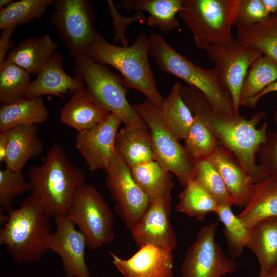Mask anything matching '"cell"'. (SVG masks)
I'll return each mask as SVG.
<instances>
[{
	"instance_id": "cell-41",
	"label": "cell",
	"mask_w": 277,
	"mask_h": 277,
	"mask_svg": "<svg viewBox=\"0 0 277 277\" xmlns=\"http://www.w3.org/2000/svg\"><path fill=\"white\" fill-rule=\"evenodd\" d=\"M108 6L111 16L113 24L115 31V36L113 44L121 41L123 47L128 46V41L125 36V31L127 26L135 21L143 23L146 21L145 16L142 11H137L134 15L125 17L120 14L111 0L107 1Z\"/></svg>"
},
{
	"instance_id": "cell-49",
	"label": "cell",
	"mask_w": 277,
	"mask_h": 277,
	"mask_svg": "<svg viewBox=\"0 0 277 277\" xmlns=\"http://www.w3.org/2000/svg\"><path fill=\"white\" fill-rule=\"evenodd\" d=\"M276 134H277V131L275 132Z\"/></svg>"
},
{
	"instance_id": "cell-40",
	"label": "cell",
	"mask_w": 277,
	"mask_h": 277,
	"mask_svg": "<svg viewBox=\"0 0 277 277\" xmlns=\"http://www.w3.org/2000/svg\"><path fill=\"white\" fill-rule=\"evenodd\" d=\"M258 154L259 167L268 176H277V134L275 132H267L265 140L261 145Z\"/></svg>"
},
{
	"instance_id": "cell-46",
	"label": "cell",
	"mask_w": 277,
	"mask_h": 277,
	"mask_svg": "<svg viewBox=\"0 0 277 277\" xmlns=\"http://www.w3.org/2000/svg\"><path fill=\"white\" fill-rule=\"evenodd\" d=\"M264 277H277V266L270 270Z\"/></svg>"
},
{
	"instance_id": "cell-14",
	"label": "cell",
	"mask_w": 277,
	"mask_h": 277,
	"mask_svg": "<svg viewBox=\"0 0 277 277\" xmlns=\"http://www.w3.org/2000/svg\"><path fill=\"white\" fill-rule=\"evenodd\" d=\"M54 217L56 229L49 238L48 248L60 257L65 277H90L85 260V237L67 215Z\"/></svg>"
},
{
	"instance_id": "cell-3",
	"label": "cell",
	"mask_w": 277,
	"mask_h": 277,
	"mask_svg": "<svg viewBox=\"0 0 277 277\" xmlns=\"http://www.w3.org/2000/svg\"><path fill=\"white\" fill-rule=\"evenodd\" d=\"M149 54V39L144 34L137 36L130 46L121 47L109 43L97 33L84 55L97 63L115 68L121 73L127 88L139 91L159 109L164 97L158 90Z\"/></svg>"
},
{
	"instance_id": "cell-10",
	"label": "cell",
	"mask_w": 277,
	"mask_h": 277,
	"mask_svg": "<svg viewBox=\"0 0 277 277\" xmlns=\"http://www.w3.org/2000/svg\"><path fill=\"white\" fill-rule=\"evenodd\" d=\"M51 19L59 36L75 57L84 55L96 34L93 6L87 0H52Z\"/></svg>"
},
{
	"instance_id": "cell-23",
	"label": "cell",
	"mask_w": 277,
	"mask_h": 277,
	"mask_svg": "<svg viewBox=\"0 0 277 277\" xmlns=\"http://www.w3.org/2000/svg\"><path fill=\"white\" fill-rule=\"evenodd\" d=\"M57 48V43L48 34L28 37L11 49L6 60L17 65L30 74L37 76Z\"/></svg>"
},
{
	"instance_id": "cell-32",
	"label": "cell",
	"mask_w": 277,
	"mask_h": 277,
	"mask_svg": "<svg viewBox=\"0 0 277 277\" xmlns=\"http://www.w3.org/2000/svg\"><path fill=\"white\" fill-rule=\"evenodd\" d=\"M218 206L217 201L191 177L180 194L176 210L190 217L202 221L208 213H215Z\"/></svg>"
},
{
	"instance_id": "cell-30",
	"label": "cell",
	"mask_w": 277,
	"mask_h": 277,
	"mask_svg": "<svg viewBox=\"0 0 277 277\" xmlns=\"http://www.w3.org/2000/svg\"><path fill=\"white\" fill-rule=\"evenodd\" d=\"M236 38L277 63V14L257 24L236 29Z\"/></svg>"
},
{
	"instance_id": "cell-48",
	"label": "cell",
	"mask_w": 277,
	"mask_h": 277,
	"mask_svg": "<svg viewBox=\"0 0 277 277\" xmlns=\"http://www.w3.org/2000/svg\"><path fill=\"white\" fill-rule=\"evenodd\" d=\"M274 120L276 124L277 125V110L275 112V114L274 116Z\"/></svg>"
},
{
	"instance_id": "cell-47",
	"label": "cell",
	"mask_w": 277,
	"mask_h": 277,
	"mask_svg": "<svg viewBox=\"0 0 277 277\" xmlns=\"http://www.w3.org/2000/svg\"><path fill=\"white\" fill-rule=\"evenodd\" d=\"M13 1L11 0H1L0 9H4L9 5Z\"/></svg>"
},
{
	"instance_id": "cell-9",
	"label": "cell",
	"mask_w": 277,
	"mask_h": 277,
	"mask_svg": "<svg viewBox=\"0 0 277 277\" xmlns=\"http://www.w3.org/2000/svg\"><path fill=\"white\" fill-rule=\"evenodd\" d=\"M149 130L155 160L177 178L185 187L192 177L195 163L185 146L168 129L161 118L159 109L149 100L132 105Z\"/></svg>"
},
{
	"instance_id": "cell-37",
	"label": "cell",
	"mask_w": 277,
	"mask_h": 277,
	"mask_svg": "<svg viewBox=\"0 0 277 277\" xmlns=\"http://www.w3.org/2000/svg\"><path fill=\"white\" fill-rule=\"evenodd\" d=\"M192 177L200 184L219 204L233 205L221 175L208 159L194 161Z\"/></svg>"
},
{
	"instance_id": "cell-43",
	"label": "cell",
	"mask_w": 277,
	"mask_h": 277,
	"mask_svg": "<svg viewBox=\"0 0 277 277\" xmlns=\"http://www.w3.org/2000/svg\"><path fill=\"white\" fill-rule=\"evenodd\" d=\"M273 92H277V80L265 88L257 96L249 101L245 107L254 108L256 106L260 98L267 94Z\"/></svg>"
},
{
	"instance_id": "cell-1",
	"label": "cell",
	"mask_w": 277,
	"mask_h": 277,
	"mask_svg": "<svg viewBox=\"0 0 277 277\" xmlns=\"http://www.w3.org/2000/svg\"><path fill=\"white\" fill-rule=\"evenodd\" d=\"M181 95L193 115L201 118L219 144L233 154L253 184L268 176L259 167L256 157L268 132L267 122L256 127L266 112H256L249 119L239 113L224 116L216 113L204 94L193 86H183Z\"/></svg>"
},
{
	"instance_id": "cell-11",
	"label": "cell",
	"mask_w": 277,
	"mask_h": 277,
	"mask_svg": "<svg viewBox=\"0 0 277 277\" xmlns=\"http://www.w3.org/2000/svg\"><path fill=\"white\" fill-rule=\"evenodd\" d=\"M104 171L106 186L116 203L115 210L131 230L147 209L150 200L116 151Z\"/></svg>"
},
{
	"instance_id": "cell-2",
	"label": "cell",
	"mask_w": 277,
	"mask_h": 277,
	"mask_svg": "<svg viewBox=\"0 0 277 277\" xmlns=\"http://www.w3.org/2000/svg\"><path fill=\"white\" fill-rule=\"evenodd\" d=\"M51 212L32 194L26 197L18 208L8 213L0 231V244L5 246L17 264L38 261L47 252L51 234Z\"/></svg>"
},
{
	"instance_id": "cell-39",
	"label": "cell",
	"mask_w": 277,
	"mask_h": 277,
	"mask_svg": "<svg viewBox=\"0 0 277 277\" xmlns=\"http://www.w3.org/2000/svg\"><path fill=\"white\" fill-rule=\"evenodd\" d=\"M270 16L261 0H239L235 19L236 29L261 22Z\"/></svg>"
},
{
	"instance_id": "cell-31",
	"label": "cell",
	"mask_w": 277,
	"mask_h": 277,
	"mask_svg": "<svg viewBox=\"0 0 277 277\" xmlns=\"http://www.w3.org/2000/svg\"><path fill=\"white\" fill-rule=\"evenodd\" d=\"M277 80V63L262 55L248 70L240 89L239 107L245 106L265 88Z\"/></svg>"
},
{
	"instance_id": "cell-19",
	"label": "cell",
	"mask_w": 277,
	"mask_h": 277,
	"mask_svg": "<svg viewBox=\"0 0 277 277\" xmlns=\"http://www.w3.org/2000/svg\"><path fill=\"white\" fill-rule=\"evenodd\" d=\"M208 159L223 179L233 205L244 207L253 185L248 174L233 154L221 145Z\"/></svg>"
},
{
	"instance_id": "cell-42",
	"label": "cell",
	"mask_w": 277,
	"mask_h": 277,
	"mask_svg": "<svg viewBox=\"0 0 277 277\" xmlns=\"http://www.w3.org/2000/svg\"><path fill=\"white\" fill-rule=\"evenodd\" d=\"M16 27H8L2 29L0 38V63L6 60L8 50L14 47L10 38Z\"/></svg>"
},
{
	"instance_id": "cell-45",
	"label": "cell",
	"mask_w": 277,
	"mask_h": 277,
	"mask_svg": "<svg viewBox=\"0 0 277 277\" xmlns=\"http://www.w3.org/2000/svg\"><path fill=\"white\" fill-rule=\"evenodd\" d=\"M261 2L270 15L277 14V0H261Z\"/></svg>"
},
{
	"instance_id": "cell-36",
	"label": "cell",
	"mask_w": 277,
	"mask_h": 277,
	"mask_svg": "<svg viewBox=\"0 0 277 277\" xmlns=\"http://www.w3.org/2000/svg\"><path fill=\"white\" fill-rule=\"evenodd\" d=\"M193 115V123L184 140L185 147L195 161L208 159L220 145L203 121Z\"/></svg>"
},
{
	"instance_id": "cell-22",
	"label": "cell",
	"mask_w": 277,
	"mask_h": 277,
	"mask_svg": "<svg viewBox=\"0 0 277 277\" xmlns=\"http://www.w3.org/2000/svg\"><path fill=\"white\" fill-rule=\"evenodd\" d=\"M238 216L250 228L262 220L277 217V176L253 184L249 201Z\"/></svg>"
},
{
	"instance_id": "cell-26",
	"label": "cell",
	"mask_w": 277,
	"mask_h": 277,
	"mask_svg": "<svg viewBox=\"0 0 277 277\" xmlns=\"http://www.w3.org/2000/svg\"><path fill=\"white\" fill-rule=\"evenodd\" d=\"M246 247L255 255L260 266L258 277H264L277 266V217L262 220L250 228Z\"/></svg>"
},
{
	"instance_id": "cell-18",
	"label": "cell",
	"mask_w": 277,
	"mask_h": 277,
	"mask_svg": "<svg viewBox=\"0 0 277 277\" xmlns=\"http://www.w3.org/2000/svg\"><path fill=\"white\" fill-rule=\"evenodd\" d=\"M63 57L55 52L37 77L31 81L25 98L40 97L53 95L64 98L63 94L73 95L86 88L85 83L77 77H72L62 68Z\"/></svg>"
},
{
	"instance_id": "cell-8",
	"label": "cell",
	"mask_w": 277,
	"mask_h": 277,
	"mask_svg": "<svg viewBox=\"0 0 277 277\" xmlns=\"http://www.w3.org/2000/svg\"><path fill=\"white\" fill-rule=\"evenodd\" d=\"M67 216L77 226L90 249L114 240L113 213L92 185L85 183L76 189Z\"/></svg>"
},
{
	"instance_id": "cell-7",
	"label": "cell",
	"mask_w": 277,
	"mask_h": 277,
	"mask_svg": "<svg viewBox=\"0 0 277 277\" xmlns=\"http://www.w3.org/2000/svg\"><path fill=\"white\" fill-rule=\"evenodd\" d=\"M239 0H184L178 16L191 32L194 44L206 50L232 37Z\"/></svg>"
},
{
	"instance_id": "cell-28",
	"label": "cell",
	"mask_w": 277,
	"mask_h": 277,
	"mask_svg": "<svg viewBox=\"0 0 277 277\" xmlns=\"http://www.w3.org/2000/svg\"><path fill=\"white\" fill-rule=\"evenodd\" d=\"M182 86L180 82H176L158 109L163 123L178 140H184L194 119L182 97Z\"/></svg>"
},
{
	"instance_id": "cell-13",
	"label": "cell",
	"mask_w": 277,
	"mask_h": 277,
	"mask_svg": "<svg viewBox=\"0 0 277 277\" xmlns=\"http://www.w3.org/2000/svg\"><path fill=\"white\" fill-rule=\"evenodd\" d=\"M217 223L203 226L189 247L181 267L182 277H222L234 272L236 265L216 242Z\"/></svg>"
},
{
	"instance_id": "cell-6",
	"label": "cell",
	"mask_w": 277,
	"mask_h": 277,
	"mask_svg": "<svg viewBox=\"0 0 277 277\" xmlns=\"http://www.w3.org/2000/svg\"><path fill=\"white\" fill-rule=\"evenodd\" d=\"M75 63L76 77L85 83L86 90L100 106L116 115L126 127H148L129 103L122 77L86 55L75 57Z\"/></svg>"
},
{
	"instance_id": "cell-4",
	"label": "cell",
	"mask_w": 277,
	"mask_h": 277,
	"mask_svg": "<svg viewBox=\"0 0 277 277\" xmlns=\"http://www.w3.org/2000/svg\"><path fill=\"white\" fill-rule=\"evenodd\" d=\"M85 173L66 156L62 147L53 145L44 163L30 168L31 194L48 208L53 216L67 215L76 189L85 184Z\"/></svg>"
},
{
	"instance_id": "cell-15",
	"label": "cell",
	"mask_w": 277,
	"mask_h": 277,
	"mask_svg": "<svg viewBox=\"0 0 277 277\" xmlns=\"http://www.w3.org/2000/svg\"><path fill=\"white\" fill-rule=\"evenodd\" d=\"M121 120L110 114L92 128L77 133L75 146L90 171H104L116 151L115 143Z\"/></svg>"
},
{
	"instance_id": "cell-24",
	"label": "cell",
	"mask_w": 277,
	"mask_h": 277,
	"mask_svg": "<svg viewBox=\"0 0 277 277\" xmlns=\"http://www.w3.org/2000/svg\"><path fill=\"white\" fill-rule=\"evenodd\" d=\"M115 147L117 153L130 168L155 160L148 127L125 126L116 135Z\"/></svg>"
},
{
	"instance_id": "cell-27",
	"label": "cell",
	"mask_w": 277,
	"mask_h": 277,
	"mask_svg": "<svg viewBox=\"0 0 277 277\" xmlns=\"http://www.w3.org/2000/svg\"><path fill=\"white\" fill-rule=\"evenodd\" d=\"M48 110L42 97L25 98L0 107V132L24 125H36L47 121Z\"/></svg>"
},
{
	"instance_id": "cell-5",
	"label": "cell",
	"mask_w": 277,
	"mask_h": 277,
	"mask_svg": "<svg viewBox=\"0 0 277 277\" xmlns=\"http://www.w3.org/2000/svg\"><path fill=\"white\" fill-rule=\"evenodd\" d=\"M149 54L159 69L182 80L199 89L206 97L213 110L224 116L239 114L231 95L220 81L214 69H203L170 46L157 33H151Z\"/></svg>"
},
{
	"instance_id": "cell-34",
	"label": "cell",
	"mask_w": 277,
	"mask_h": 277,
	"mask_svg": "<svg viewBox=\"0 0 277 277\" xmlns=\"http://www.w3.org/2000/svg\"><path fill=\"white\" fill-rule=\"evenodd\" d=\"M231 205L219 204L215 212L224 226V232L230 254L232 259L240 257L249 240L250 228L236 216L231 210Z\"/></svg>"
},
{
	"instance_id": "cell-29",
	"label": "cell",
	"mask_w": 277,
	"mask_h": 277,
	"mask_svg": "<svg viewBox=\"0 0 277 277\" xmlns=\"http://www.w3.org/2000/svg\"><path fill=\"white\" fill-rule=\"evenodd\" d=\"M132 175L150 201L172 198V173L156 160L130 168Z\"/></svg>"
},
{
	"instance_id": "cell-12",
	"label": "cell",
	"mask_w": 277,
	"mask_h": 277,
	"mask_svg": "<svg viewBox=\"0 0 277 277\" xmlns=\"http://www.w3.org/2000/svg\"><path fill=\"white\" fill-rule=\"evenodd\" d=\"M220 81L230 93L235 109L239 108V95L245 76L251 65L262 56L253 47L236 37L211 45L206 49Z\"/></svg>"
},
{
	"instance_id": "cell-25",
	"label": "cell",
	"mask_w": 277,
	"mask_h": 277,
	"mask_svg": "<svg viewBox=\"0 0 277 277\" xmlns=\"http://www.w3.org/2000/svg\"><path fill=\"white\" fill-rule=\"evenodd\" d=\"M183 1L121 0L115 7L127 11H146L149 14L147 19L148 26L169 32L180 26L176 16L183 9Z\"/></svg>"
},
{
	"instance_id": "cell-21",
	"label": "cell",
	"mask_w": 277,
	"mask_h": 277,
	"mask_svg": "<svg viewBox=\"0 0 277 277\" xmlns=\"http://www.w3.org/2000/svg\"><path fill=\"white\" fill-rule=\"evenodd\" d=\"M9 141L4 163L11 171H22L29 160L40 155L43 145L36 125H24L8 130Z\"/></svg>"
},
{
	"instance_id": "cell-44",
	"label": "cell",
	"mask_w": 277,
	"mask_h": 277,
	"mask_svg": "<svg viewBox=\"0 0 277 277\" xmlns=\"http://www.w3.org/2000/svg\"><path fill=\"white\" fill-rule=\"evenodd\" d=\"M9 141L8 131L0 132V162L5 161Z\"/></svg>"
},
{
	"instance_id": "cell-16",
	"label": "cell",
	"mask_w": 277,
	"mask_h": 277,
	"mask_svg": "<svg viewBox=\"0 0 277 277\" xmlns=\"http://www.w3.org/2000/svg\"><path fill=\"white\" fill-rule=\"evenodd\" d=\"M172 198L150 201L147 209L130 230L139 247L152 245L173 251L177 237L170 216Z\"/></svg>"
},
{
	"instance_id": "cell-17",
	"label": "cell",
	"mask_w": 277,
	"mask_h": 277,
	"mask_svg": "<svg viewBox=\"0 0 277 277\" xmlns=\"http://www.w3.org/2000/svg\"><path fill=\"white\" fill-rule=\"evenodd\" d=\"M112 263L124 277H173L172 251L146 245L128 259L109 251Z\"/></svg>"
},
{
	"instance_id": "cell-20",
	"label": "cell",
	"mask_w": 277,
	"mask_h": 277,
	"mask_svg": "<svg viewBox=\"0 0 277 277\" xmlns=\"http://www.w3.org/2000/svg\"><path fill=\"white\" fill-rule=\"evenodd\" d=\"M111 112L100 106L85 88L72 95L62 108L60 121L76 130H89L106 119Z\"/></svg>"
},
{
	"instance_id": "cell-35",
	"label": "cell",
	"mask_w": 277,
	"mask_h": 277,
	"mask_svg": "<svg viewBox=\"0 0 277 277\" xmlns=\"http://www.w3.org/2000/svg\"><path fill=\"white\" fill-rule=\"evenodd\" d=\"M52 0H21L0 9V29L17 27L42 17Z\"/></svg>"
},
{
	"instance_id": "cell-33",
	"label": "cell",
	"mask_w": 277,
	"mask_h": 277,
	"mask_svg": "<svg viewBox=\"0 0 277 277\" xmlns=\"http://www.w3.org/2000/svg\"><path fill=\"white\" fill-rule=\"evenodd\" d=\"M30 74L17 65L5 60L0 63V103L9 104L25 98L31 82Z\"/></svg>"
},
{
	"instance_id": "cell-38",
	"label": "cell",
	"mask_w": 277,
	"mask_h": 277,
	"mask_svg": "<svg viewBox=\"0 0 277 277\" xmlns=\"http://www.w3.org/2000/svg\"><path fill=\"white\" fill-rule=\"evenodd\" d=\"M22 171H11L6 168L0 170L1 210L8 214L12 209V205L15 197L30 191Z\"/></svg>"
}]
</instances>
